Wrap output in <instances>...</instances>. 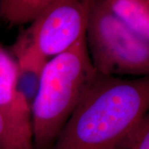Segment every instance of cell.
<instances>
[{"label":"cell","instance_id":"obj_5","mask_svg":"<svg viewBox=\"0 0 149 149\" xmlns=\"http://www.w3.org/2000/svg\"><path fill=\"white\" fill-rule=\"evenodd\" d=\"M18 66L0 43V115L7 133V149H35L31 105L17 87Z\"/></svg>","mask_w":149,"mask_h":149},{"label":"cell","instance_id":"obj_4","mask_svg":"<svg viewBox=\"0 0 149 149\" xmlns=\"http://www.w3.org/2000/svg\"><path fill=\"white\" fill-rule=\"evenodd\" d=\"M85 40L99 74L116 78L149 76V43L114 15L105 0L93 1Z\"/></svg>","mask_w":149,"mask_h":149},{"label":"cell","instance_id":"obj_7","mask_svg":"<svg viewBox=\"0 0 149 149\" xmlns=\"http://www.w3.org/2000/svg\"><path fill=\"white\" fill-rule=\"evenodd\" d=\"M59 0H0V17L10 26L32 22Z\"/></svg>","mask_w":149,"mask_h":149},{"label":"cell","instance_id":"obj_10","mask_svg":"<svg viewBox=\"0 0 149 149\" xmlns=\"http://www.w3.org/2000/svg\"><path fill=\"white\" fill-rule=\"evenodd\" d=\"M0 149H7V133L4 123L0 115Z\"/></svg>","mask_w":149,"mask_h":149},{"label":"cell","instance_id":"obj_3","mask_svg":"<svg viewBox=\"0 0 149 149\" xmlns=\"http://www.w3.org/2000/svg\"><path fill=\"white\" fill-rule=\"evenodd\" d=\"M94 0H59L29 23L8 49L19 70L40 74L49 60L85 38Z\"/></svg>","mask_w":149,"mask_h":149},{"label":"cell","instance_id":"obj_1","mask_svg":"<svg viewBox=\"0 0 149 149\" xmlns=\"http://www.w3.org/2000/svg\"><path fill=\"white\" fill-rule=\"evenodd\" d=\"M149 111V76L99 74L50 149H123Z\"/></svg>","mask_w":149,"mask_h":149},{"label":"cell","instance_id":"obj_8","mask_svg":"<svg viewBox=\"0 0 149 149\" xmlns=\"http://www.w3.org/2000/svg\"><path fill=\"white\" fill-rule=\"evenodd\" d=\"M39 77L40 74L18 70L17 87L30 105H32L37 95L39 85Z\"/></svg>","mask_w":149,"mask_h":149},{"label":"cell","instance_id":"obj_6","mask_svg":"<svg viewBox=\"0 0 149 149\" xmlns=\"http://www.w3.org/2000/svg\"><path fill=\"white\" fill-rule=\"evenodd\" d=\"M114 15L149 43V0H105Z\"/></svg>","mask_w":149,"mask_h":149},{"label":"cell","instance_id":"obj_2","mask_svg":"<svg viewBox=\"0 0 149 149\" xmlns=\"http://www.w3.org/2000/svg\"><path fill=\"white\" fill-rule=\"evenodd\" d=\"M98 76L85 37L44 65L31 105L34 148H51Z\"/></svg>","mask_w":149,"mask_h":149},{"label":"cell","instance_id":"obj_9","mask_svg":"<svg viewBox=\"0 0 149 149\" xmlns=\"http://www.w3.org/2000/svg\"><path fill=\"white\" fill-rule=\"evenodd\" d=\"M123 149H149V111L142 119Z\"/></svg>","mask_w":149,"mask_h":149}]
</instances>
